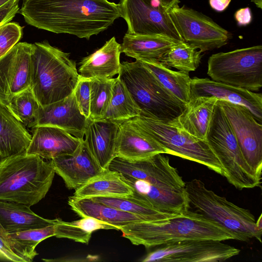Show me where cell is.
Returning a JSON list of instances; mask_svg holds the SVG:
<instances>
[{"instance_id": "3", "label": "cell", "mask_w": 262, "mask_h": 262, "mask_svg": "<svg viewBox=\"0 0 262 262\" xmlns=\"http://www.w3.org/2000/svg\"><path fill=\"white\" fill-rule=\"evenodd\" d=\"M119 230L132 244L147 248L183 240H237L224 227L190 210L164 219L133 222L119 227Z\"/></svg>"}, {"instance_id": "6", "label": "cell", "mask_w": 262, "mask_h": 262, "mask_svg": "<svg viewBox=\"0 0 262 262\" xmlns=\"http://www.w3.org/2000/svg\"><path fill=\"white\" fill-rule=\"evenodd\" d=\"M185 183L189 210L218 223L235 234L238 241L255 238L261 242L262 230L249 210L208 189L201 180L194 179Z\"/></svg>"}, {"instance_id": "38", "label": "cell", "mask_w": 262, "mask_h": 262, "mask_svg": "<svg viewBox=\"0 0 262 262\" xmlns=\"http://www.w3.org/2000/svg\"><path fill=\"white\" fill-rule=\"evenodd\" d=\"M92 79L79 76L78 81L74 91L77 104L81 113L86 118L90 116V93Z\"/></svg>"}, {"instance_id": "14", "label": "cell", "mask_w": 262, "mask_h": 262, "mask_svg": "<svg viewBox=\"0 0 262 262\" xmlns=\"http://www.w3.org/2000/svg\"><path fill=\"white\" fill-rule=\"evenodd\" d=\"M247 163L261 179L262 125L244 106L219 100Z\"/></svg>"}, {"instance_id": "8", "label": "cell", "mask_w": 262, "mask_h": 262, "mask_svg": "<svg viewBox=\"0 0 262 262\" xmlns=\"http://www.w3.org/2000/svg\"><path fill=\"white\" fill-rule=\"evenodd\" d=\"M205 140L220 162L223 176L229 183L240 190L260 185L261 179L243 156L219 100L215 105Z\"/></svg>"}, {"instance_id": "12", "label": "cell", "mask_w": 262, "mask_h": 262, "mask_svg": "<svg viewBox=\"0 0 262 262\" xmlns=\"http://www.w3.org/2000/svg\"><path fill=\"white\" fill-rule=\"evenodd\" d=\"M143 262H219L238 255L240 250L221 241L189 239L155 247Z\"/></svg>"}, {"instance_id": "28", "label": "cell", "mask_w": 262, "mask_h": 262, "mask_svg": "<svg viewBox=\"0 0 262 262\" xmlns=\"http://www.w3.org/2000/svg\"><path fill=\"white\" fill-rule=\"evenodd\" d=\"M133 193L120 173L107 168L75 190L73 196L78 199L123 197Z\"/></svg>"}, {"instance_id": "2", "label": "cell", "mask_w": 262, "mask_h": 262, "mask_svg": "<svg viewBox=\"0 0 262 262\" xmlns=\"http://www.w3.org/2000/svg\"><path fill=\"white\" fill-rule=\"evenodd\" d=\"M163 154L135 161L115 157L108 169L121 174L132 197L164 213L184 214L189 210L186 183Z\"/></svg>"}, {"instance_id": "24", "label": "cell", "mask_w": 262, "mask_h": 262, "mask_svg": "<svg viewBox=\"0 0 262 262\" xmlns=\"http://www.w3.org/2000/svg\"><path fill=\"white\" fill-rule=\"evenodd\" d=\"M25 127L0 103V160L26 153L32 135Z\"/></svg>"}, {"instance_id": "37", "label": "cell", "mask_w": 262, "mask_h": 262, "mask_svg": "<svg viewBox=\"0 0 262 262\" xmlns=\"http://www.w3.org/2000/svg\"><path fill=\"white\" fill-rule=\"evenodd\" d=\"M23 27L16 22L0 26V58L7 54L21 39Z\"/></svg>"}, {"instance_id": "13", "label": "cell", "mask_w": 262, "mask_h": 262, "mask_svg": "<svg viewBox=\"0 0 262 262\" xmlns=\"http://www.w3.org/2000/svg\"><path fill=\"white\" fill-rule=\"evenodd\" d=\"M169 13L183 41L201 52L221 48L231 38L229 32L193 9L178 5Z\"/></svg>"}, {"instance_id": "40", "label": "cell", "mask_w": 262, "mask_h": 262, "mask_svg": "<svg viewBox=\"0 0 262 262\" xmlns=\"http://www.w3.org/2000/svg\"><path fill=\"white\" fill-rule=\"evenodd\" d=\"M19 2L13 1L0 8V26L13 19L19 11Z\"/></svg>"}, {"instance_id": "19", "label": "cell", "mask_w": 262, "mask_h": 262, "mask_svg": "<svg viewBox=\"0 0 262 262\" xmlns=\"http://www.w3.org/2000/svg\"><path fill=\"white\" fill-rule=\"evenodd\" d=\"M166 149L141 130L130 120L120 124L116 145V157L130 161L142 160Z\"/></svg>"}, {"instance_id": "15", "label": "cell", "mask_w": 262, "mask_h": 262, "mask_svg": "<svg viewBox=\"0 0 262 262\" xmlns=\"http://www.w3.org/2000/svg\"><path fill=\"white\" fill-rule=\"evenodd\" d=\"M32 43L18 42L0 58V103L8 107L11 98L31 85Z\"/></svg>"}, {"instance_id": "10", "label": "cell", "mask_w": 262, "mask_h": 262, "mask_svg": "<svg viewBox=\"0 0 262 262\" xmlns=\"http://www.w3.org/2000/svg\"><path fill=\"white\" fill-rule=\"evenodd\" d=\"M207 74L212 80L257 92L262 86V46L212 54Z\"/></svg>"}, {"instance_id": "11", "label": "cell", "mask_w": 262, "mask_h": 262, "mask_svg": "<svg viewBox=\"0 0 262 262\" xmlns=\"http://www.w3.org/2000/svg\"><path fill=\"white\" fill-rule=\"evenodd\" d=\"M120 14L126 22V33L140 35H161L183 41L169 10L159 0H120Z\"/></svg>"}, {"instance_id": "41", "label": "cell", "mask_w": 262, "mask_h": 262, "mask_svg": "<svg viewBox=\"0 0 262 262\" xmlns=\"http://www.w3.org/2000/svg\"><path fill=\"white\" fill-rule=\"evenodd\" d=\"M234 18L239 26L249 25L252 20V13L250 8L245 7L237 10L234 14Z\"/></svg>"}, {"instance_id": "35", "label": "cell", "mask_w": 262, "mask_h": 262, "mask_svg": "<svg viewBox=\"0 0 262 262\" xmlns=\"http://www.w3.org/2000/svg\"><path fill=\"white\" fill-rule=\"evenodd\" d=\"M92 79L89 118L100 120L103 118L110 104L116 78Z\"/></svg>"}, {"instance_id": "4", "label": "cell", "mask_w": 262, "mask_h": 262, "mask_svg": "<svg viewBox=\"0 0 262 262\" xmlns=\"http://www.w3.org/2000/svg\"><path fill=\"white\" fill-rule=\"evenodd\" d=\"M30 72V86L41 106L71 95L79 78L70 54L47 40L32 43Z\"/></svg>"}, {"instance_id": "23", "label": "cell", "mask_w": 262, "mask_h": 262, "mask_svg": "<svg viewBox=\"0 0 262 262\" xmlns=\"http://www.w3.org/2000/svg\"><path fill=\"white\" fill-rule=\"evenodd\" d=\"M218 100L213 97L201 96L191 98L183 112L168 124L195 137L205 140L214 108Z\"/></svg>"}, {"instance_id": "29", "label": "cell", "mask_w": 262, "mask_h": 262, "mask_svg": "<svg viewBox=\"0 0 262 262\" xmlns=\"http://www.w3.org/2000/svg\"><path fill=\"white\" fill-rule=\"evenodd\" d=\"M140 61L173 96L185 104L188 103L191 81L188 72L173 71L160 61Z\"/></svg>"}, {"instance_id": "45", "label": "cell", "mask_w": 262, "mask_h": 262, "mask_svg": "<svg viewBox=\"0 0 262 262\" xmlns=\"http://www.w3.org/2000/svg\"><path fill=\"white\" fill-rule=\"evenodd\" d=\"M13 1L14 0H0V8Z\"/></svg>"}, {"instance_id": "20", "label": "cell", "mask_w": 262, "mask_h": 262, "mask_svg": "<svg viewBox=\"0 0 262 262\" xmlns=\"http://www.w3.org/2000/svg\"><path fill=\"white\" fill-rule=\"evenodd\" d=\"M33 135L26 154L51 160L73 154L82 140L60 128L42 125L33 128Z\"/></svg>"}, {"instance_id": "27", "label": "cell", "mask_w": 262, "mask_h": 262, "mask_svg": "<svg viewBox=\"0 0 262 262\" xmlns=\"http://www.w3.org/2000/svg\"><path fill=\"white\" fill-rule=\"evenodd\" d=\"M58 220L39 216L27 205L0 200V223L8 234L54 225Z\"/></svg>"}, {"instance_id": "34", "label": "cell", "mask_w": 262, "mask_h": 262, "mask_svg": "<svg viewBox=\"0 0 262 262\" xmlns=\"http://www.w3.org/2000/svg\"><path fill=\"white\" fill-rule=\"evenodd\" d=\"M40 105L31 86L14 96L8 106L26 127L33 128Z\"/></svg>"}, {"instance_id": "32", "label": "cell", "mask_w": 262, "mask_h": 262, "mask_svg": "<svg viewBox=\"0 0 262 262\" xmlns=\"http://www.w3.org/2000/svg\"><path fill=\"white\" fill-rule=\"evenodd\" d=\"M197 49L184 41L177 42L163 55L160 62L180 71H194L199 67L201 59L202 52Z\"/></svg>"}, {"instance_id": "25", "label": "cell", "mask_w": 262, "mask_h": 262, "mask_svg": "<svg viewBox=\"0 0 262 262\" xmlns=\"http://www.w3.org/2000/svg\"><path fill=\"white\" fill-rule=\"evenodd\" d=\"M177 42H179L161 35H140L126 33L120 44V51L136 60L160 61L163 55Z\"/></svg>"}, {"instance_id": "39", "label": "cell", "mask_w": 262, "mask_h": 262, "mask_svg": "<svg viewBox=\"0 0 262 262\" xmlns=\"http://www.w3.org/2000/svg\"><path fill=\"white\" fill-rule=\"evenodd\" d=\"M8 234L0 223V260L24 262L12 250V241L8 236Z\"/></svg>"}, {"instance_id": "33", "label": "cell", "mask_w": 262, "mask_h": 262, "mask_svg": "<svg viewBox=\"0 0 262 262\" xmlns=\"http://www.w3.org/2000/svg\"><path fill=\"white\" fill-rule=\"evenodd\" d=\"M92 199L116 209L146 217L150 221L162 220L177 215L161 212L130 195L123 197H95Z\"/></svg>"}, {"instance_id": "16", "label": "cell", "mask_w": 262, "mask_h": 262, "mask_svg": "<svg viewBox=\"0 0 262 262\" xmlns=\"http://www.w3.org/2000/svg\"><path fill=\"white\" fill-rule=\"evenodd\" d=\"M51 160L55 173L62 179L69 189H77L105 169L100 165L84 139L73 154Z\"/></svg>"}, {"instance_id": "44", "label": "cell", "mask_w": 262, "mask_h": 262, "mask_svg": "<svg viewBox=\"0 0 262 262\" xmlns=\"http://www.w3.org/2000/svg\"><path fill=\"white\" fill-rule=\"evenodd\" d=\"M251 1L259 9H262V0H251Z\"/></svg>"}, {"instance_id": "21", "label": "cell", "mask_w": 262, "mask_h": 262, "mask_svg": "<svg viewBox=\"0 0 262 262\" xmlns=\"http://www.w3.org/2000/svg\"><path fill=\"white\" fill-rule=\"evenodd\" d=\"M120 124L102 119H88L84 141L103 169L116 157V145Z\"/></svg>"}, {"instance_id": "22", "label": "cell", "mask_w": 262, "mask_h": 262, "mask_svg": "<svg viewBox=\"0 0 262 262\" xmlns=\"http://www.w3.org/2000/svg\"><path fill=\"white\" fill-rule=\"evenodd\" d=\"M120 44L115 37L93 53L84 57L78 72L81 77L88 79H110L119 74L121 69Z\"/></svg>"}, {"instance_id": "26", "label": "cell", "mask_w": 262, "mask_h": 262, "mask_svg": "<svg viewBox=\"0 0 262 262\" xmlns=\"http://www.w3.org/2000/svg\"><path fill=\"white\" fill-rule=\"evenodd\" d=\"M68 203L71 209L81 217H92L111 224L119 229L127 224L148 219L123 211L96 201L92 198L78 199L71 196Z\"/></svg>"}, {"instance_id": "1", "label": "cell", "mask_w": 262, "mask_h": 262, "mask_svg": "<svg viewBox=\"0 0 262 262\" xmlns=\"http://www.w3.org/2000/svg\"><path fill=\"white\" fill-rule=\"evenodd\" d=\"M19 11L30 26L86 39L121 17L118 5L108 0H24Z\"/></svg>"}, {"instance_id": "7", "label": "cell", "mask_w": 262, "mask_h": 262, "mask_svg": "<svg viewBox=\"0 0 262 262\" xmlns=\"http://www.w3.org/2000/svg\"><path fill=\"white\" fill-rule=\"evenodd\" d=\"M118 76L141 110V116L170 123L187 105L162 86L140 61L121 63Z\"/></svg>"}, {"instance_id": "30", "label": "cell", "mask_w": 262, "mask_h": 262, "mask_svg": "<svg viewBox=\"0 0 262 262\" xmlns=\"http://www.w3.org/2000/svg\"><path fill=\"white\" fill-rule=\"evenodd\" d=\"M141 110L118 76L113 86L111 101L103 119L120 124L140 116Z\"/></svg>"}, {"instance_id": "42", "label": "cell", "mask_w": 262, "mask_h": 262, "mask_svg": "<svg viewBox=\"0 0 262 262\" xmlns=\"http://www.w3.org/2000/svg\"><path fill=\"white\" fill-rule=\"evenodd\" d=\"M231 0H209L211 7L218 12L224 11L229 5Z\"/></svg>"}, {"instance_id": "9", "label": "cell", "mask_w": 262, "mask_h": 262, "mask_svg": "<svg viewBox=\"0 0 262 262\" xmlns=\"http://www.w3.org/2000/svg\"><path fill=\"white\" fill-rule=\"evenodd\" d=\"M130 120L163 147L167 154L198 163L223 176L222 165L205 140L151 118L140 115Z\"/></svg>"}, {"instance_id": "5", "label": "cell", "mask_w": 262, "mask_h": 262, "mask_svg": "<svg viewBox=\"0 0 262 262\" xmlns=\"http://www.w3.org/2000/svg\"><path fill=\"white\" fill-rule=\"evenodd\" d=\"M55 172L51 160L24 154L0 160V200L31 207L49 191Z\"/></svg>"}, {"instance_id": "43", "label": "cell", "mask_w": 262, "mask_h": 262, "mask_svg": "<svg viewBox=\"0 0 262 262\" xmlns=\"http://www.w3.org/2000/svg\"><path fill=\"white\" fill-rule=\"evenodd\" d=\"M162 6L167 10L178 5L181 0H159Z\"/></svg>"}, {"instance_id": "18", "label": "cell", "mask_w": 262, "mask_h": 262, "mask_svg": "<svg viewBox=\"0 0 262 262\" xmlns=\"http://www.w3.org/2000/svg\"><path fill=\"white\" fill-rule=\"evenodd\" d=\"M88 119L80 111L73 92L62 100L43 106L40 105L34 127L42 125L55 126L82 139Z\"/></svg>"}, {"instance_id": "36", "label": "cell", "mask_w": 262, "mask_h": 262, "mask_svg": "<svg viewBox=\"0 0 262 262\" xmlns=\"http://www.w3.org/2000/svg\"><path fill=\"white\" fill-rule=\"evenodd\" d=\"M55 226L51 225L40 228L9 233L7 235L23 245L34 258L38 254L35 250L37 245L46 238L55 236Z\"/></svg>"}, {"instance_id": "31", "label": "cell", "mask_w": 262, "mask_h": 262, "mask_svg": "<svg viewBox=\"0 0 262 262\" xmlns=\"http://www.w3.org/2000/svg\"><path fill=\"white\" fill-rule=\"evenodd\" d=\"M55 226V236L68 238L82 244H89L92 233L100 229H114L116 227L92 217H84L81 219L66 222L58 218Z\"/></svg>"}, {"instance_id": "17", "label": "cell", "mask_w": 262, "mask_h": 262, "mask_svg": "<svg viewBox=\"0 0 262 262\" xmlns=\"http://www.w3.org/2000/svg\"><path fill=\"white\" fill-rule=\"evenodd\" d=\"M201 96L213 97L219 100L244 106L251 112L257 121L261 123V93L216 82L207 78H191L190 99Z\"/></svg>"}]
</instances>
